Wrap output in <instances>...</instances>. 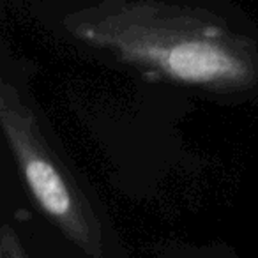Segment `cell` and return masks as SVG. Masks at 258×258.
Here are the masks:
<instances>
[{"label":"cell","instance_id":"cell-1","mask_svg":"<svg viewBox=\"0 0 258 258\" xmlns=\"http://www.w3.org/2000/svg\"><path fill=\"white\" fill-rule=\"evenodd\" d=\"M62 23L76 41L152 80L223 94L258 83V44L205 9L106 0Z\"/></svg>","mask_w":258,"mask_h":258},{"label":"cell","instance_id":"cell-2","mask_svg":"<svg viewBox=\"0 0 258 258\" xmlns=\"http://www.w3.org/2000/svg\"><path fill=\"white\" fill-rule=\"evenodd\" d=\"M0 125L41 212L80 251L103 258L104 235L96 211L75 173L50 145L34 110L8 80H0Z\"/></svg>","mask_w":258,"mask_h":258},{"label":"cell","instance_id":"cell-3","mask_svg":"<svg viewBox=\"0 0 258 258\" xmlns=\"http://www.w3.org/2000/svg\"><path fill=\"white\" fill-rule=\"evenodd\" d=\"M0 258H30L18 233L8 223L0 230Z\"/></svg>","mask_w":258,"mask_h":258}]
</instances>
